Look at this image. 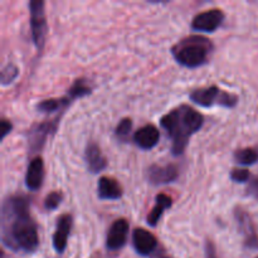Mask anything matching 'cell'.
<instances>
[{
  "label": "cell",
  "mask_w": 258,
  "mask_h": 258,
  "mask_svg": "<svg viewBox=\"0 0 258 258\" xmlns=\"http://www.w3.org/2000/svg\"><path fill=\"white\" fill-rule=\"evenodd\" d=\"M92 93V87L88 85L87 80L85 78H78L75 81L68 92L60 98H49V100L40 101L37 103V110L42 113H54L66 110L71 103L77 98L86 97V96Z\"/></svg>",
  "instance_id": "cell-4"
},
{
  "label": "cell",
  "mask_w": 258,
  "mask_h": 258,
  "mask_svg": "<svg viewBox=\"0 0 258 258\" xmlns=\"http://www.w3.org/2000/svg\"><path fill=\"white\" fill-rule=\"evenodd\" d=\"M149 183L153 185H165L174 183L179 178V168L175 164L168 165H151L146 171Z\"/></svg>",
  "instance_id": "cell-9"
},
{
  "label": "cell",
  "mask_w": 258,
  "mask_h": 258,
  "mask_svg": "<svg viewBox=\"0 0 258 258\" xmlns=\"http://www.w3.org/2000/svg\"><path fill=\"white\" fill-rule=\"evenodd\" d=\"M73 226V218L71 214H62L57 219L54 234H53V247L58 253H63L67 247L68 237L71 234V229Z\"/></svg>",
  "instance_id": "cell-12"
},
{
  "label": "cell",
  "mask_w": 258,
  "mask_h": 258,
  "mask_svg": "<svg viewBox=\"0 0 258 258\" xmlns=\"http://www.w3.org/2000/svg\"><path fill=\"white\" fill-rule=\"evenodd\" d=\"M160 141V131L154 125H145L134 134V143L143 150H151Z\"/></svg>",
  "instance_id": "cell-16"
},
{
  "label": "cell",
  "mask_w": 258,
  "mask_h": 258,
  "mask_svg": "<svg viewBox=\"0 0 258 258\" xmlns=\"http://www.w3.org/2000/svg\"><path fill=\"white\" fill-rule=\"evenodd\" d=\"M128 231H130V226H128V222L126 219H116L108 229L106 247L110 251H118V249L122 248L127 241Z\"/></svg>",
  "instance_id": "cell-10"
},
{
  "label": "cell",
  "mask_w": 258,
  "mask_h": 258,
  "mask_svg": "<svg viewBox=\"0 0 258 258\" xmlns=\"http://www.w3.org/2000/svg\"><path fill=\"white\" fill-rule=\"evenodd\" d=\"M234 160L239 165H253L258 161V151L254 150L252 148H246V149H239L234 153Z\"/></svg>",
  "instance_id": "cell-19"
},
{
  "label": "cell",
  "mask_w": 258,
  "mask_h": 258,
  "mask_svg": "<svg viewBox=\"0 0 258 258\" xmlns=\"http://www.w3.org/2000/svg\"><path fill=\"white\" fill-rule=\"evenodd\" d=\"M63 196L59 191H52V193L48 194L44 199V208L47 211H54L59 207V204L62 203Z\"/></svg>",
  "instance_id": "cell-21"
},
{
  "label": "cell",
  "mask_w": 258,
  "mask_h": 258,
  "mask_svg": "<svg viewBox=\"0 0 258 258\" xmlns=\"http://www.w3.org/2000/svg\"><path fill=\"white\" fill-rule=\"evenodd\" d=\"M43 180H44V163L40 156H35L28 164L25 185L28 190L37 191L42 188Z\"/></svg>",
  "instance_id": "cell-14"
},
{
  "label": "cell",
  "mask_w": 258,
  "mask_h": 258,
  "mask_svg": "<svg viewBox=\"0 0 258 258\" xmlns=\"http://www.w3.org/2000/svg\"><path fill=\"white\" fill-rule=\"evenodd\" d=\"M160 258H170V257H166V256H163V257H160Z\"/></svg>",
  "instance_id": "cell-26"
},
{
  "label": "cell",
  "mask_w": 258,
  "mask_h": 258,
  "mask_svg": "<svg viewBox=\"0 0 258 258\" xmlns=\"http://www.w3.org/2000/svg\"><path fill=\"white\" fill-rule=\"evenodd\" d=\"M224 22V13L221 9H208L197 14L191 20V29L198 33L216 32Z\"/></svg>",
  "instance_id": "cell-8"
},
{
  "label": "cell",
  "mask_w": 258,
  "mask_h": 258,
  "mask_svg": "<svg viewBox=\"0 0 258 258\" xmlns=\"http://www.w3.org/2000/svg\"><path fill=\"white\" fill-rule=\"evenodd\" d=\"M133 246L141 256H150L158 247V239L145 228H136L133 232Z\"/></svg>",
  "instance_id": "cell-13"
},
{
  "label": "cell",
  "mask_w": 258,
  "mask_h": 258,
  "mask_svg": "<svg viewBox=\"0 0 258 258\" xmlns=\"http://www.w3.org/2000/svg\"><path fill=\"white\" fill-rule=\"evenodd\" d=\"M213 49L214 45L209 38L194 34L175 43L171 47V54L180 66L196 70L208 62Z\"/></svg>",
  "instance_id": "cell-3"
},
{
  "label": "cell",
  "mask_w": 258,
  "mask_h": 258,
  "mask_svg": "<svg viewBox=\"0 0 258 258\" xmlns=\"http://www.w3.org/2000/svg\"><path fill=\"white\" fill-rule=\"evenodd\" d=\"M85 161L88 171L98 174L107 168V159L103 155L100 146L93 141H90L85 150Z\"/></svg>",
  "instance_id": "cell-15"
},
{
  "label": "cell",
  "mask_w": 258,
  "mask_h": 258,
  "mask_svg": "<svg viewBox=\"0 0 258 258\" xmlns=\"http://www.w3.org/2000/svg\"><path fill=\"white\" fill-rule=\"evenodd\" d=\"M189 98L196 105L207 108L213 107V106L233 108L238 103V97L234 93H229L227 91L221 90L218 86H209V87L194 90L189 95Z\"/></svg>",
  "instance_id": "cell-5"
},
{
  "label": "cell",
  "mask_w": 258,
  "mask_h": 258,
  "mask_svg": "<svg viewBox=\"0 0 258 258\" xmlns=\"http://www.w3.org/2000/svg\"><path fill=\"white\" fill-rule=\"evenodd\" d=\"M19 75V70L14 63H8L7 66L2 68V77H0V82L2 86H8L15 80Z\"/></svg>",
  "instance_id": "cell-20"
},
{
  "label": "cell",
  "mask_w": 258,
  "mask_h": 258,
  "mask_svg": "<svg viewBox=\"0 0 258 258\" xmlns=\"http://www.w3.org/2000/svg\"><path fill=\"white\" fill-rule=\"evenodd\" d=\"M44 7L45 4L42 0H32V2H29L32 39L38 52H42L45 43V37H47L48 33L47 17H45Z\"/></svg>",
  "instance_id": "cell-6"
},
{
  "label": "cell",
  "mask_w": 258,
  "mask_h": 258,
  "mask_svg": "<svg viewBox=\"0 0 258 258\" xmlns=\"http://www.w3.org/2000/svg\"><path fill=\"white\" fill-rule=\"evenodd\" d=\"M2 241L15 252L32 253L39 246L38 226L30 213V201L22 194L9 196L2 206Z\"/></svg>",
  "instance_id": "cell-1"
},
{
  "label": "cell",
  "mask_w": 258,
  "mask_h": 258,
  "mask_svg": "<svg viewBox=\"0 0 258 258\" xmlns=\"http://www.w3.org/2000/svg\"><path fill=\"white\" fill-rule=\"evenodd\" d=\"M204 123L201 112L189 105H181L160 118V125L171 140V153L174 156L183 155L189 139L198 133Z\"/></svg>",
  "instance_id": "cell-2"
},
{
  "label": "cell",
  "mask_w": 258,
  "mask_h": 258,
  "mask_svg": "<svg viewBox=\"0 0 258 258\" xmlns=\"http://www.w3.org/2000/svg\"><path fill=\"white\" fill-rule=\"evenodd\" d=\"M229 176H231V179L234 181V183L241 184V183H246L247 180H249L251 174H249V171L247 170V169L236 168V169H232Z\"/></svg>",
  "instance_id": "cell-23"
},
{
  "label": "cell",
  "mask_w": 258,
  "mask_h": 258,
  "mask_svg": "<svg viewBox=\"0 0 258 258\" xmlns=\"http://www.w3.org/2000/svg\"><path fill=\"white\" fill-rule=\"evenodd\" d=\"M12 130H13V123L10 122L9 120H7V118H3L2 122H0V139L4 140L5 136H7L8 134L12 133Z\"/></svg>",
  "instance_id": "cell-24"
},
{
  "label": "cell",
  "mask_w": 258,
  "mask_h": 258,
  "mask_svg": "<svg viewBox=\"0 0 258 258\" xmlns=\"http://www.w3.org/2000/svg\"><path fill=\"white\" fill-rule=\"evenodd\" d=\"M97 194L101 201H118L122 197V188L116 179L101 176L97 184Z\"/></svg>",
  "instance_id": "cell-17"
},
{
  "label": "cell",
  "mask_w": 258,
  "mask_h": 258,
  "mask_svg": "<svg viewBox=\"0 0 258 258\" xmlns=\"http://www.w3.org/2000/svg\"><path fill=\"white\" fill-rule=\"evenodd\" d=\"M171 206H173V199H171L168 194H158L155 198V206H154L153 209L149 212L148 218H146V222H148L149 226H158L159 221H160V218L163 217L164 212H165L166 209L171 208Z\"/></svg>",
  "instance_id": "cell-18"
},
{
  "label": "cell",
  "mask_w": 258,
  "mask_h": 258,
  "mask_svg": "<svg viewBox=\"0 0 258 258\" xmlns=\"http://www.w3.org/2000/svg\"><path fill=\"white\" fill-rule=\"evenodd\" d=\"M257 258H258V257H257Z\"/></svg>",
  "instance_id": "cell-27"
},
{
  "label": "cell",
  "mask_w": 258,
  "mask_h": 258,
  "mask_svg": "<svg viewBox=\"0 0 258 258\" xmlns=\"http://www.w3.org/2000/svg\"><path fill=\"white\" fill-rule=\"evenodd\" d=\"M234 218L238 224L239 231L244 237V244L249 248H257L258 236L254 231L253 223H252L248 213L243 208H236L234 209Z\"/></svg>",
  "instance_id": "cell-11"
},
{
  "label": "cell",
  "mask_w": 258,
  "mask_h": 258,
  "mask_svg": "<svg viewBox=\"0 0 258 258\" xmlns=\"http://www.w3.org/2000/svg\"><path fill=\"white\" fill-rule=\"evenodd\" d=\"M204 251H206V258H218L216 246H214V243L212 241L206 242V248H204Z\"/></svg>",
  "instance_id": "cell-25"
},
{
  "label": "cell",
  "mask_w": 258,
  "mask_h": 258,
  "mask_svg": "<svg viewBox=\"0 0 258 258\" xmlns=\"http://www.w3.org/2000/svg\"><path fill=\"white\" fill-rule=\"evenodd\" d=\"M131 128H133V120L128 117L122 118V120L117 123V126H116V136H117L118 139L126 138L127 135H130Z\"/></svg>",
  "instance_id": "cell-22"
},
{
  "label": "cell",
  "mask_w": 258,
  "mask_h": 258,
  "mask_svg": "<svg viewBox=\"0 0 258 258\" xmlns=\"http://www.w3.org/2000/svg\"><path fill=\"white\" fill-rule=\"evenodd\" d=\"M58 123H59V117H55L54 120L34 123L30 127V130L28 131V146H29L30 153H37L42 150L48 136L55 133Z\"/></svg>",
  "instance_id": "cell-7"
}]
</instances>
